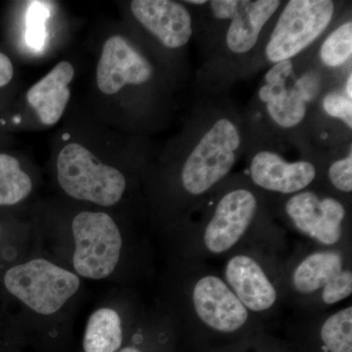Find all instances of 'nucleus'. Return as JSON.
<instances>
[{
    "label": "nucleus",
    "instance_id": "6",
    "mask_svg": "<svg viewBox=\"0 0 352 352\" xmlns=\"http://www.w3.org/2000/svg\"><path fill=\"white\" fill-rule=\"evenodd\" d=\"M80 277L44 258H34L9 266L2 285L9 296L34 314H57L80 288Z\"/></svg>",
    "mask_w": 352,
    "mask_h": 352
},
{
    "label": "nucleus",
    "instance_id": "12",
    "mask_svg": "<svg viewBox=\"0 0 352 352\" xmlns=\"http://www.w3.org/2000/svg\"><path fill=\"white\" fill-rule=\"evenodd\" d=\"M153 66L122 36L109 38L102 48L96 69L97 87L102 94L113 95L126 85L149 82Z\"/></svg>",
    "mask_w": 352,
    "mask_h": 352
},
{
    "label": "nucleus",
    "instance_id": "26",
    "mask_svg": "<svg viewBox=\"0 0 352 352\" xmlns=\"http://www.w3.org/2000/svg\"><path fill=\"white\" fill-rule=\"evenodd\" d=\"M244 2L239 0H214L208 3L217 19L232 20L242 8Z\"/></svg>",
    "mask_w": 352,
    "mask_h": 352
},
{
    "label": "nucleus",
    "instance_id": "21",
    "mask_svg": "<svg viewBox=\"0 0 352 352\" xmlns=\"http://www.w3.org/2000/svg\"><path fill=\"white\" fill-rule=\"evenodd\" d=\"M352 54V22L347 21L329 34L320 48L321 61L330 68H339Z\"/></svg>",
    "mask_w": 352,
    "mask_h": 352
},
{
    "label": "nucleus",
    "instance_id": "18",
    "mask_svg": "<svg viewBox=\"0 0 352 352\" xmlns=\"http://www.w3.org/2000/svg\"><path fill=\"white\" fill-rule=\"evenodd\" d=\"M118 352H179V340L173 322L159 309L143 316Z\"/></svg>",
    "mask_w": 352,
    "mask_h": 352
},
{
    "label": "nucleus",
    "instance_id": "8",
    "mask_svg": "<svg viewBox=\"0 0 352 352\" xmlns=\"http://www.w3.org/2000/svg\"><path fill=\"white\" fill-rule=\"evenodd\" d=\"M289 228L312 244L325 248L352 247L346 204L338 197L314 190L288 196L283 205Z\"/></svg>",
    "mask_w": 352,
    "mask_h": 352
},
{
    "label": "nucleus",
    "instance_id": "9",
    "mask_svg": "<svg viewBox=\"0 0 352 352\" xmlns=\"http://www.w3.org/2000/svg\"><path fill=\"white\" fill-rule=\"evenodd\" d=\"M74 270L78 277L103 280L119 266L124 237L117 222L104 212H80L72 222Z\"/></svg>",
    "mask_w": 352,
    "mask_h": 352
},
{
    "label": "nucleus",
    "instance_id": "27",
    "mask_svg": "<svg viewBox=\"0 0 352 352\" xmlns=\"http://www.w3.org/2000/svg\"><path fill=\"white\" fill-rule=\"evenodd\" d=\"M294 64L292 60H285L274 64V66L266 73L265 83L267 85H278V83H287L289 76L293 75Z\"/></svg>",
    "mask_w": 352,
    "mask_h": 352
},
{
    "label": "nucleus",
    "instance_id": "28",
    "mask_svg": "<svg viewBox=\"0 0 352 352\" xmlns=\"http://www.w3.org/2000/svg\"><path fill=\"white\" fill-rule=\"evenodd\" d=\"M294 87L300 92L305 101L309 102L314 98L319 90L318 78L314 74H307L296 80Z\"/></svg>",
    "mask_w": 352,
    "mask_h": 352
},
{
    "label": "nucleus",
    "instance_id": "14",
    "mask_svg": "<svg viewBox=\"0 0 352 352\" xmlns=\"http://www.w3.org/2000/svg\"><path fill=\"white\" fill-rule=\"evenodd\" d=\"M131 12L147 31L166 47L178 50L186 45L193 34L188 9L171 0H133Z\"/></svg>",
    "mask_w": 352,
    "mask_h": 352
},
{
    "label": "nucleus",
    "instance_id": "31",
    "mask_svg": "<svg viewBox=\"0 0 352 352\" xmlns=\"http://www.w3.org/2000/svg\"><path fill=\"white\" fill-rule=\"evenodd\" d=\"M185 3L193 4V6H204L208 2L207 0H190V1H185Z\"/></svg>",
    "mask_w": 352,
    "mask_h": 352
},
{
    "label": "nucleus",
    "instance_id": "23",
    "mask_svg": "<svg viewBox=\"0 0 352 352\" xmlns=\"http://www.w3.org/2000/svg\"><path fill=\"white\" fill-rule=\"evenodd\" d=\"M215 352H294L288 340L271 330L261 331L254 337Z\"/></svg>",
    "mask_w": 352,
    "mask_h": 352
},
{
    "label": "nucleus",
    "instance_id": "3",
    "mask_svg": "<svg viewBox=\"0 0 352 352\" xmlns=\"http://www.w3.org/2000/svg\"><path fill=\"white\" fill-rule=\"evenodd\" d=\"M283 273L286 305L293 314L327 311L352 295V247L300 244L285 258Z\"/></svg>",
    "mask_w": 352,
    "mask_h": 352
},
{
    "label": "nucleus",
    "instance_id": "5",
    "mask_svg": "<svg viewBox=\"0 0 352 352\" xmlns=\"http://www.w3.org/2000/svg\"><path fill=\"white\" fill-rule=\"evenodd\" d=\"M241 146L239 129L232 120L221 118L210 127L179 173L182 196L189 205L201 207V199L212 195L226 179L237 162Z\"/></svg>",
    "mask_w": 352,
    "mask_h": 352
},
{
    "label": "nucleus",
    "instance_id": "16",
    "mask_svg": "<svg viewBox=\"0 0 352 352\" xmlns=\"http://www.w3.org/2000/svg\"><path fill=\"white\" fill-rule=\"evenodd\" d=\"M143 316L126 323L115 308H98L88 317L82 338V352L119 351L138 328Z\"/></svg>",
    "mask_w": 352,
    "mask_h": 352
},
{
    "label": "nucleus",
    "instance_id": "29",
    "mask_svg": "<svg viewBox=\"0 0 352 352\" xmlns=\"http://www.w3.org/2000/svg\"><path fill=\"white\" fill-rule=\"evenodd\" d=\"M14 68L10 58L0 52V87H6L12 80Z\"/></svg>",
    "mask_w": 352,
    "mask_h": 352
},
{
    "label": "nucleus",
    "instance_id": "24",
    "mask_svg": "<svg viewBox=\"0 0 352 352\" xmlns=\"http://www.w3.org/2000/svg\"><path fill=\"white\" fill-rule=\"evenodd\" d=\"M328 179L336 191L342 194L352 192V153L346 157L337 160L328 170Z\"/></svg>",
    "mask_w": 352,
    "mask_h": 352
},
{
    "label": "nucleus",
    "instance_id": "22",
    "mask_svg": "<svg viewBox=\"0 0 352 352\" xmlns=\"http://www.w3.org/2000/svg\"><path fill=\"white\" fill-rule=\"evenodd\" d=\"M50 16V6L46 2H31L28 7L25 14V41L32 50H43L47 36L45 23Z\"/></svg>",
    "mask_w": 352,
    "mask_h": 352
},
{
    "label": "nucleus",
    "instance_id": "13",
    "mask_svg": "<svg viewBox=\"0 0 352 352\" xmlns=\"http://www.w3.org/2000/svg\"><path fill=\"white\" fill-rule=\"evenodd\" d=\"M250 177L259 189L291 196L307 190L316 180L317 170L310 162L291 163L276 153L261 151L252 159Z\"/></svg>",
    "mask_w": 352,
    "mask_h": 352
},
{
    "label": "nucleus",
    "instance_id": "11",
    "mask_svg": "<svg viewBox=\"0 0 352 352\" xmlns=\"http://www.w3.org/2000/svg\"><path fill=\"white\" fill-rule=\"evenodd\" d=\"M285 339L294 352H352V305L315 314H292Z\"/></svg>",
    "mask_w": 352,
    "mask_h": 352
},
{
    "label": "nucleus",
    "instance_id": "32",
    "mask_svg": "<svg viewBox=\"0 0 352 352\" xmlns=\"http://www.w3.org/2000/svg\"><path fill=\"white\" fill-rule=\"evenodd\" d=\"M3 240V230H2L1 224H0V247H1Z\"/></svg>",
    "mask_w": 352,
    "mask_h": 352
},
{
    "label": "nucleus",
    "instance_id": "10",
    "mask_svg": "<svg viewBox=\"0 0 352 352\" xmlns=\"http://www.w3.org/2000/svg\"><path fill=\"white\" fill-rule=\"evenodd\" d=\"M335 4L330 0H291L280 14L265 48L273 64L300 54L326 31L332 22Z\"/></svg>",
    "mask_w": 352,
    "mask_h": 352
},
{
    "label": "nucleus",
    "instance_id": "17",
    "mask_svg": "<svg viewBox=\"0 0 352 352\" xmlns=\"http://www.w3.org/2000/svg\"><path fill=\"white\" fill-rule=\"evenodd\" d=\"M281 1L256 0L245 1L237 15L231 21L226 34V45L235 54H245L254 47L259 34L278 10Z\"/></svg>",
    "mask_w": 352,
    "mask_h": 352
},
{
    "label": "nucleus",
    "instance_id": "19",
    "mask_svg": "<svg viewBox=\"0 0 352 352\" xmlns=\"http://www.w3.org/2000/svg\"><path fill=\"white\" fill-rule=\"evenodd\" d=\"M258 94L266 104L268 115L279 126L291 129L298 126L307 115V101L295 87H287V83H265Z\"/></svg>",
    "mask_w": 352,
    "mask_h": 352
},
{
    "label": "nucleus",
    "instance_id": "15",
    "mask_svg": "<svg viewBox=\"0 0 352 352\" xmlns=\"http://www.w3.org/2000/svg\"><path fill=\"white\" fill-rule=\"evenodd\" d=\"M74 76L73 65L61 61L28 91V103L45 126H54L63 117L71 99L69 85Z\"/></svg>",
    "mask_w": 352,
    "mask_h": 352
},
{
    "label": "nucleus",
    "instance_id": "4",
    "mask_svg": "<svg viewBox=\"0 0 352 352\" xmlns=\"http://www.w3.org/2000/svg\"><path fill=\"white\" fill-rule=\"evenodd\" d=\"M284 252L248 248L224 258L220 275L245 309L265 327L285 309Z\"/></svg>",
    "mask_w": 352,
    "mask_h": 352
},
{
    "label": "nucleus",
    "instance_id": "7",
    "mask_svg": "<svg viewBox=\"0 0 352 352\" xmlns=\"http://www.w3.org/2000/svg\"><path fill=\"white\" fill-rule=\"evenodd\" d=\"M56 166L60 187L76 200L112 207L126 193L127 182L124 173L102 163L78 143H69L62 148Z\"/></svg>",
    "mask_w": 352,
    "mask_h": 352
},
{
    "label": "nucleus",
    "instance_id": "30",
    "mask_svg": "<svg viewBox=\"0 0 352 352\" xmlns=\"http://www.w3.org/2000/svg\"><path fill=\"white\" fill-rule=\"evenodd\" d=\"M352 76L351 74L347 78L346 85V95L349 98L352 99Z\"/></svg>",
    "mask_w": 352,
    "mask_h": 352
},
{
    "label": "nucleus",
    "instance_id": "2",
    "mask_svg": "<svg viewBox=\"0 0 352 352\" xmlns=\"http://www.w3.org/2000/svg\"><path fill=\"white\" fill-rule=\"evenodd\" d=\"M198 221L185 223L170 239V258L210 263L248 248L287 252L286 233L270 220L261 199L247 185L222 189Z\"/></svg>",
    "mask_w": 352,
    "mask_h": 352
},
{
    "label": "nucleus",
    "instance_id": "25",
    "mask_svg": "<svg viewBox=\"0 0 352 352\" xmlns=\"http://www.w3.org/2000/svg\"><path fill=\"white\" fill-rule=\"evenodd\" d=\"M324 111L331 117L342 120L352 129V99L346 94L331 92L323 99Z\"/></svg>",
    "mask_w": 352,
    "mask_h": 352
},
{
    "label": "nucleus",
    "instance_id": "20",
    "mask_svg": "<svg viewBox=\"0 0 352 352\" xmlns=\"http://www.w3.org/2000/svg\"><path fill=\"white\" fill-rule=\"evenodd\" d=\"M32 178L16 157L0 153V207L14 206L31 194Z\"/></svg>",
    "mask_w": 352,
    "mask_h": 352
},
{
    "label": "nucleus",
    "instance_id": "1",
    "mask_svg": "<svg viewBox=\"0 0 352 352\" xmlns=\"http://www.w3.org/2000/svg\"><path fill=\"white\" fill-rule=\"evenodd\" d=\"M161 302L177 333L179 352L219 351L270 330L206 261L170 258Z\"/></svg>",
    "mask_w": 352,
    "mask_h": 352
}]
</instances>
